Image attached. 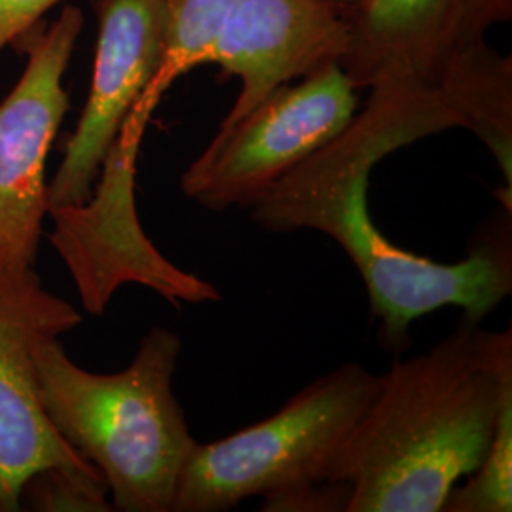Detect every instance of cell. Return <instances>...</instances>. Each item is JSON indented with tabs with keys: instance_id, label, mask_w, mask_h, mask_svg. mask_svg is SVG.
<instances>
[{
	"instance_id": "cell-14",
	"label": "cell",
	"mask_w": 512,
	"mask_h": 512,
	"mask_svg": "<svg viewBox=\"0 0 512 512\" xmlns=\"http://www.w3.org/2000/svg\"><path fill=\"white\" fill-rule=\"evenodd\" d=\"M512 511V389L505 395L495 423L494 439L465 484L444 501L442 512Z\"/></svg>"
},
{
	"instance_id": "cell-4",
	"label": "cell",
	"mask_w": 512,
	"mask_h": 512,
	"mask_svg": "<svg viewBox=\"0 0 512 512\" xmlns=\"http://www.w3.org/2000/svg\"><path fill=\"white\" fill-rule=\"evenodd\" d=\"M380 374L348 363L302 387L275 414L236 433L196 444L179 478L171 512H224L249 497L264 511L311 484L365 418Z\"/></svg>"
},
{
	"instance_id": "cell-16",
	"label": "cell",
	"mask_w": 512,
	"mask_h": 512,
	"mask_svg": "<svg viewBox=\"0 0 512 512\" xmlns=\"http://www.w3.org/2000/svg\"><path fill=\"white\" fill-rule=\"evenodd\" d=\"M63 0H0V52L19 44Z\"/></svg>"
},
{
	"instance_id": "cell-7",
	"label": "cell",
	"mask_w": 512,
	"mask_h": 512,
	"mask_svg": "<svg viewBox=\"0 0 512 512\" xmlns=\"http://www.w3.org/2000/svg\"><path fill=\"white\" fill-rule=\"evenodd\" d=\"M82 29L80 8L69 4L19 42L27 63L0 103V270H35L48 215L46 160L69 110L63 78Z\"/></svg>"
},
{
	"instance_id": "cell-12",
	"label": "cell",
	"mask_w": 512,
	"mask_h": 512,
	"mask_svg": "<svg viewBox=\"0 0 512 512\" xmlns=\"http://www.w3.org/2000/svg\"><path fill=\"white\" fill-rule=\"evenodd\" d=\"M444 105L490 150L512 190V61L482 40L459 42L435 82Z\"/></svg>"
},
{
	"instance_id": "cell-5",
	"label": "cell",
	"mask_w": 512,
	"mask_h": 512,
	"mask_svg": "<svg viewBox=\"0 0 512 512\" xmlns=\"http://www.w3.org/2000/svg\"><path fill=\"white\" fill-rule=\"evenodd\" d=\"M359 110V90L329 63L266 95L186 167L184 196L222 213L249 209L296 165L344 131Z\"/></svg>"
},
{
	"instance_id": "cell-1",
	"label": "cell",
	"mask_w": 512,
	"mask_h": 512,
	"mask_svg": "<svg viewBox=\"0 0 512 512\" xmlns=\"http://www.w3.org/2000/svg\"><path fill=\"white\" fill-rule=\"evenodd\" d=\"M456 128L437 88L376 86L344 131L247 209L270 234L311 230L338 243L365 283L382 348L397 357L410 348V327L423 315L452 306L482 323L512 293L509 207L486 220L467 256L452 264L395 245L370 215L372 169L401 148Z\"/></svg>"
},
{
	"instance_id": "cell-15",
	"label": "cell",
	"mask_w": 512,
	"mask_h": 512,
	"mask_svg": "<svg viewBox=\"0 0 512 512\" xmlns=\"http://www.w3.org/2000/svg\"><path fill=\"white\" fill-rule=\"evenodd\" d=\"M46 512L112 511L109 488L97 471L46 467L31 476L19 495V509Z\"/></svg>"
},
{
	"instance_id": "cell-10",
	"label": "cell",
	"mask_w": 512,
	"mask_h": 512,
	"mask_svg": "<svg viewBox=\"0 0 512 512\" xmlns=\"http://www.w3.org/2000/svg\"><path fill=\"white\" fill-rule=\"evenodd\" d=\"M344 12L329 0H238L213 38L205 63L239 80L219 129L238 122L266 95L348 52Z\"/></svg>"
},
{
	"instance_id": "cell-8",
	"label": "cell",
	"mask_w": 512,
	"mask_h": 512,
	"mask_svg": "<svg viewBox=\"0 0 512 512\" xmlns=\"http://www.w3.org/2000/svg\"><path fill=\"white\" fill-rule=\"evenodd\" d=\"M80 323V311L46 291L35 270H0V512L19 511L21 488L40 469L97 471L57 435L38 401L35 351Z\"/></svg>"
},
{
	"instance_id": "cell-13",
	"label": "cell",
	"mask_w": 512,
	"mask_h": 512,
	"mask_svg": "<svg viewBox=\"0 0 512 512\" xmlns=\"http://www.w3.org/2000/svg\"><path fill=\"white\" fill-rule=\"evenodd\" d=\"M238 0H164L167 16V59L164 69L148 93L154 105L158 95L181 74L203 65L222 21Z\"/></svg>"
},
{
	"instance_id": "cell-3",
	"label": "cell",
	"mask_w": 512,
	"mask_h": 512,
	"mask_svg": "<svg viewBox=\"0 0 512 512\" xmlns=\"http://www.w3.org/2000/svg\"><path fill=\"white\" fill-rule=\"evenodd\" d=\"M177 332L152 327L128 368L95 374L74 365L59 340L35 351L38 401L57 435L103 476L112 511L171 512L196 448L173 376Z\"/></svg>"
},
{
	"instance_id": "cell-2",
	"label": "cell",
	"mask_w": 512,
	"mask_h": 512,
	"mask_svg": "<svg viewBox=\"0 0 512 512\" xmlns=\"http://www.w3.org/2000/svg\"><path fill=\"white\" fill-rule=\"evenodd\" d=\"M380 391L330 465L346 512H442L486 456L512 389V330L461 317L418 355L393 361Z\"/></svg>"
},
{
	"instance_id": "cell-11",
	"label": "cell",
	"mask_w": 512,
	"mask_h": 512,
	"mask_svg": "<svg viewBox=\"0 0 512 512\" xmlns=\"http://www.w3.org/2000/svg\"><path fill=\"white\" fill-rule=\"evenodd\" d=\"M463 0H357L344 12L342 69L357 90L387 84L435 88L461 40Z\"/></svg>"
},
{
	"instance_id": "cell-9",
	"label": "cell",
	"mask_w": 512,
	"mask_h": 512,
	"mask_svg": "<svg viewBox=\"0 0 512 512\" xmlns=\"http://www.w3.org/2000/svg\"><path fill=\"white\" fill-rule=\"evenodd\" d=\"M99 31L88 101L48 183V211L92 196L103 162L167 59L164 0H95Z\"/></svg>"
},
{
	"instance_id": "cell-6",
	"label": "cell",
	"mask_w": 512,
	"mask_h": 512,
	"mask_svg": "<svg viewBox=\"0 0 512 512\" xmlns=\"http://www.w3.org/2000/svg\"><path fill=\"white\" fill-rule=\"evenodd\" d=\"M150 110L137 107L103 162L92 196L54 207L50 241L65 260L84 310L101 315L122 283H143L173 304L215 302L211 283L175 268L148 241L135 211V173Z\"/></svg>"
},
{
	"instance_id": "cell-17",
	"label": "cell",
	"mask_w": 512,
	"mask_h": 512,
	"mask_svg": "<svg viewBox=\"0 0 512 512\" xmlns=\"http://www.w3.org/2000/svg\"><path fill=\"white\" fill-rule=\"evenodd\" d=\"M512 18V0H463L461 40H482L486 33Z\"/></svg>"
},
{
	"instance_id": "cell-18",
	"label": "cell",
	"mask_w": 512,
	"mask_h": 512,
	"mask_svg": "<svg viewBox=\"0 0 512 512\" xmlns=\"http://www.w3.org/2000/svg\"><path fill=\"white\" fill-rule=\"evenodd\" d=\"M329 2H332L334 6H338L342 12H346V10L351 8V6H353L357 0H329Z\"/></svg>"
}]
</instances>
